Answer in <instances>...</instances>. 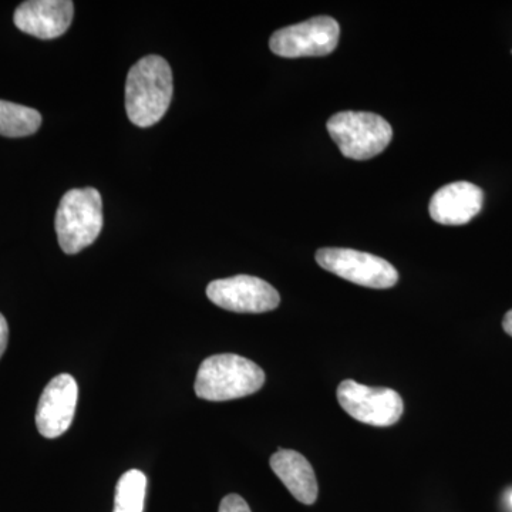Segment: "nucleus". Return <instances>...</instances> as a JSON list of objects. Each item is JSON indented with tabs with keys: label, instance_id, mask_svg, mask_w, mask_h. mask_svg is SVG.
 Returning a JSON list of instances; mask_svg holds the SVG:
<instances>
[{
	"label": "nucleus",
	"instance_id": "nucleus-1",
	"mask_svg": "<svg viewBox=\"0 0 512 512\" xmlns=\"http://www.w3.org/2000/svg\"><path fill=\"white\" fill-rule=\"evenodd\" d=\"M173 99V72L161 56L151 55L138 60L126 83L128 119L137 127L154 126L163 119Z\"/></svg>",
	"mask_w": 512,
	"mask_h": 512
},
{
	"label": "nucleus",
	"instance_id": "nucleus-2",
	"mask_svg": "<svg viewBox=\"0 0 512 512\" xmlns=\"http://www.w3.org/2000/svg\"><path fill=\"white\" fill-rule=\"evenodd\" d=\"M265 373L252 360L238 355H214L205 359L195 379V393L210 402H227L251 396L262 389Z\"/></svg>",
	"mask_w": 512,
	"mask_h": 512
},
{
	"label": "nucleus",
	"instance_id": "nucleus-3",
	"mask_svg": "<svg viewBox=\"0 0 512 512\" xmlns=\"http://www.w3.org/2000/svg\"><path fill=\"white\" fill-rule=\"evenodd\" d=\"M55 228L64 254H79L99 238L103 229V200L96 188L67 191L56 211Z\"/></svg>",
	"mask_w": 512,
	"mask_h": 512
},
{
	"label": "nucleus",
	"instance_id": "nucleus-4",
	"mask_svg": "<svg viewBox=\"0 0 512 512\" xmlns=\"http://www.w3.org/2000/svg\"><path fill=\"white\" fill-rule=\"evenodd\" d=\"M329 136L340 153L352 160L379 156L393 138V128L382 116L367 111H342L328 120Z\"/></svg>",
	"mask_w": 512,
	"mask_h": 512
},
{
	"label": "nucleus",
	"instance_id": "nucleus-5",
	"mask_svg": "<svg viewBox=\"0 0 512 512\" xmlns=\"http://www.w3.org/2000/svg\"><path fill=\"white\" fill-rule=\"evenodd\" d=\"M316 262L330 274L366 288L389 289L399 282V272L390 262L355 249L322 248Z\"/></svg>",
	"mask_w": 512,
	"mask_h": 512
},
{
	"label": "nucleus",
	"instance_id": "nucleus-6",
	"mask_svg": "<svg viewBox=\"0 0 512 512\" xmlns=\"http://www.w3.org/2000/svg\"><path fill=\"white\" fill-rule=\"evenodd\" d=\"M338 400L350 417L375 427H390L404 412L400 394L387 387H369L345 380L339 384Z\"/></svg>",
	"mask_w": 512,
	"mask_h": 512
},
{
	"label": "nucleus",
	"instance_id": "nucleus-7",
	"mask_svg": "<svg viewBox=\"0 0 512 512\" xmlns=\"http://www.w3.org/2000/svg\"><path fill=\"white\" fill-rule=\"evenodd\" d=\"M340 26L329 16H316L298 25L276 30L269 40V47L275 55L295 57H316L330 55L338 47Z\"/></svg>",
	"mask_w": 512,
	"mask_h": 512
},
{
	"label": "nucleus",
	"instance_id": "nucleus-8",
	"mask_svg": "<svg viewBox=\"0 0 512 512\" xmlns=\"http://www.w3.org/2000/svg\"><path fill=\"white\" fill-rule=\"evenodd\" d=\"M207 296L214 305L237 313L274 311L281 303V296L274 286L249 275L212 281L208 285Z\"/></svg>",
	"mask_w": 512,
	"mask_h": 512
},
{
	"label": "nucleus",
	"instance_id": "nucleus-9",
	"mask_svg": "<svg viewBox=\"0 0 512 512\" xmlns=\"http://www.w3.org/2000/svg\"><path fill=\"white\" fill-rule=\"evenodd\" d=\"M79 387L73 376L63 373L47 384L36 410V426L46 439H57L72 426Z\"/></svg>",
	"mask_w": 512,
	"mask_h": 512
},
{
	"label": "nucleus",
	"instance_id": "nucleus-10",
	"mask_svg": "<svg viewBox=\"0 0 512 512\" xmlns=\"http://www.w3.org/2000/svg\"><path fill=\"white\" fill-rule=\"evenodd\" d=\"M74 5L70 0H29L16 9V28L37 39H56L72 25Z\"/></svg>",
	"mask_w": 512,
	"mask_h": 512
},
{
	"label": "nucleus",
	"instance_id": "nucleus-11",
	"mask_svg": "<svg viewBox=\"0 0 512 512\" xmlns=\"http://www.w3.org/2000/svg\"><path fill=\"white\" fill-rule=\"evenodd\" d=\"M484 192L468 181L444 185L431 197L430 217L441 225H464L480 214Z\"/></svg>",
	"mask_w": 512,
	"mask_h": 512
},
{
	"label": "nucleus",
	"instance_id": "nucleus-12",
	"mask_svg": "<svg viewBox=\"0 0 512 512\" xmlns=\"http://www.w3.org/2000/svg\"><path fill=\"white\" fill-rule=\"evenodd\" d=\"M271 468L299 503L312 505L318 498L315 471L298 451L282 450L271 457Z\"/></svg>",
	"mask_w": 512,
	"mask_h": 512
},
{
	"label": "nucleus",
	"instance_id": "nucleus-13",
	"mask_svg": "<svg viewBox=\"0 0 512 512\" xmlns=\"http://www.w3.org/2000/svg\"><path fill=\"white\" fill-rule=\"evenodd\" d=\"M42 126V114L22 104L0 100V136H32Z\"/></svg>",
	"mask_w": 512,
	"mask_h": 512
},
{
	"label": "nucleus",
	"instance_id": "nucleus-14",
	"mask_svg": "<svg viewBox=\"0 0 512 512\" xmlns=\"http://www.w3.org/2000/svg\"><path fill=\"white\" fill-rule=\"evenodd\" d=\"M146 491V474L140 470L127 471L117 483L113 512H143Z\"/></svg>",
	"mask_w": 512,
	"mask_h": 512
},
{
	"label": "nucleus",
	"instance_id": "nucleus-15",
	"mask_svg": "<svg viewBox=\"0 0 512 512\" xmlns=\"http://www.w3.org/2000/svg\"><path fill=\"white\" fill-rule=\"evenodd\" d=\"M218 512H251V508L244 498L237 494H229L221 501L220 511Z\"/></svg>",
	"mask_w": 512,
	"mask_h": 512
},
{
	"label": "nucleus",
	"instance_id": "nucleus-16",
	"mask_svg": "<svg viewBox=\"0 0 512 512\" xmlns=\"http://www.w3.org/2000/svg\"><path fill=\"white\" fill-rule=\"evenodd\" d=\"M9 342V326L8 322H6L5 316L0 313V357L5 353L6 348H8Z\"/></svg>",
	"mask_w": 512,
	"mask_h": 512
},
{
	"label": "nucleus",
	"instance_id": "nucleus-17",
	"mask_svg": "<svg viewBox=\"0 0 512 512\" xmlns=\"http://www.w3.org/2000/svg\"><path fill=\"white\" fill-rule=\"evenodd\" d=\"M503 328L508 335L512 336V309L504 316Z\"/></svg>",
	"mask_w": 512,
	"mask_h": 512
},
{
	"label": "nucleus",
	"instance_id": "nucleus-18",
	"mask_svg": "<svg viewBox=\"0 0 512 512\" xmlns=\"http://www.w3.org/2000/svg\"><path fill=\"white\" fill-rule=\"evenodd\" d=\"M510 503H511V505H512V494H511V497H510Z\"/></svg>",
	"mask_w": 512,
	"mask_h": 512
}]
</instances>
